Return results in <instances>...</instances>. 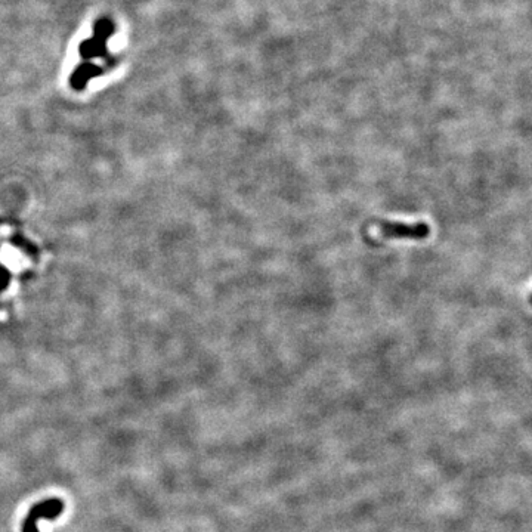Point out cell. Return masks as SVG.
Returning <instances> with one entry per match:
<instances>
[{"mask_svg": "<svg viewBox=\"0 0 532 532\" xmlns=\"http://www.w3.org/2000/svg\"><path fill=\"white\" fill-rule=\"evenodd\" d=\"M114 33V24L108 18H101L94 24V37L83 40L79 46V54L83 59L108 57L107 40Z\"/></svg>", "mask_w": 532, "mask_h": 532, "instance_id": "1", "label": "cell"}, {"mask_svg": "<svg viewBox=\"0 0 532 532\" xmlns=\"http://www.w3.org/2000/svg\"><path fill=\"white\" fill-rule=\"evenodd\" d=\"M376 227L380 235L387 240H424L431 234V227L426 222L404 223L395 221H377Z\"/></svg>", "mask_w": 532, "mask_h": 532, "instance_id": "2", "label": "cell"}, {"mask_svg": "<svg viewBox=\"0 0 532 532\" xmlns=\"http://www.w3.org/2000/svg\"><path fill=\"white\" fill-rule=\"evenodd\" d=\"M64 501L59 498H50L40 501L28 511L27 518L23 522V532H39L37 524L40 519H55L64 511Z\"/></svg>", "mask_w": 532, "mask_h": 532, "instance_id": "3", "label": "cell"}, {"mask_svg": "<svg viewBox=\"0 0 532 532\" xmlns=\"http://www.w3.org/2000/svg\"><path fill=\"white\" fill-rule=\"evenodd\" d=\"M101 74H104V70H102L101 67L92 64V63H83L76 68L73 76L70 77V85L76 90H81V89L86 88L89 79L98 77Z\"/></svg>", "mask_w": 532, "mask_h": 532, "instance_id": "4", "label": "cell"}]
</instances>
